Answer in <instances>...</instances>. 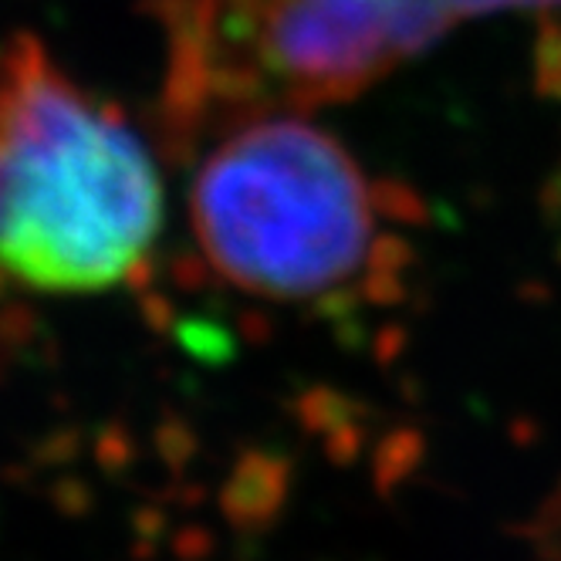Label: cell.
Listing matches in <instances>:
<instances>
[{
	"label": "cell",
	"instance_id": "1",
	"mask_svg": "<svg viewBox=\"0 0 561 561\" xmlns=\"http://www.w3.org/2000/svg\"><path fill=\"white\" fill-rule=\"evenodd\" d=\"M163 230V183L139 133L51 58L0 48V267L18 285L89 295L123 285Z\"/></svg>",
	"mask_w": 561,
	"mask_h": 561
},
{
	"label": "cell",
	"instance_id": "2",
	"mask_svg": "<svg viewBox=\"0 0 561 561\" xmlns=\"http://www.w3.org/2000/svg\"><path fill=\"white\" fill-rule=\"evenodd\" d=\"M190 220L233 288L329 301L382 257L386 204L339 139L291 115H254L204 156Z\"/></svg>",
	"mask_w": 561,
	"mask_h": 561
},
{
	"label": "cell",
	"instance_id": "3",
	"mask_svg": "<svg viewBox=\"0 0 561 561\" xmlns=\"http://www.w3.org/2000/svg\"><path fill=\"white\" fill-rule=\"evenodd\" d=\"M163 14L170 95L196 115L352 99L447 34L426 0H167Z\"/></svg>",
	"mask_w": 561,
	"mask_h": 561
},
{
	"label": "cell",
	"instance_id": "4",
	"mask_svg": "<svg viewBox=\"0 0 561 561\" xmlns=\"http://www.w3.org/2000/svg\"><path fill=\"white\" fill-rule=\"evenodd\" d=\"M433 14L447 31L467 18L504 14V11H558L561 0H430Z\"/></svg>",
	"mask_w": 561,
	"mask_h": 561
}]
</instances>
